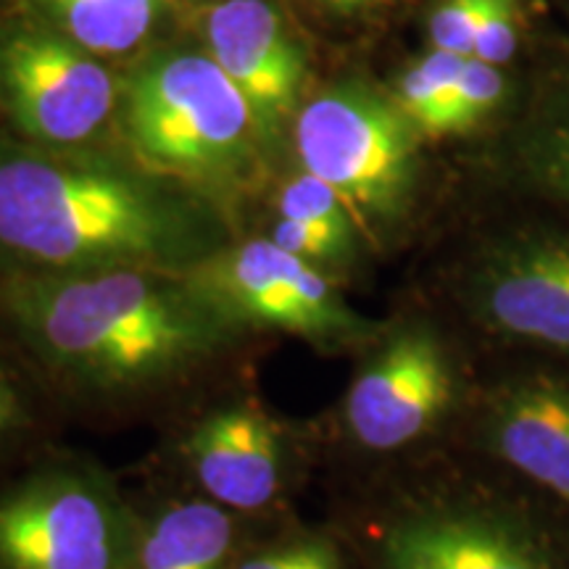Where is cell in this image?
<instances>
[{
    "label": "cell",
    "instance_id": "25",
    "mask_svg": "<svg viewBox=\"0 0 569 569\" xmlns=\"http://www.w3.org/2000/svg\"><path fill=\"white\" fill-rule=\"evenodd\" d=\"M0 3H9V0H0Z\"/></svg>",
    "mask_w": 569,
    "mask_h": 569
},
{
    "label": "cell",
    "instance_id": "3",
    "mask_svg": "<svg viewBox=\"0 0 569 569\" xmlns=\"http://www.w3.org/2000/svg\"><path fill=\"white\" fill-rule=\"evenodd\" d=\"M119 124L151 174L182 180H222L261 140L243 92L206 51L142 61L122 84Z\"/></svg>",
    "mask_w": 569,
    "mask_h": 569
},
{
    "label": "cell",
    "instance_id": "23",
    "mask_svg": "<svg viewBox=\"0 0 569 569\" xmlns=\"http://www.w3.org/2000/svg\"><path fill=\"white\" fill-rule=\"evenodd\" d=\"M536 174L551 193L569 201V113L538 142Z\"/></svg>",
    "mask_w": 569,
    "mask_h": 569
},
{
    "label": "cell",
    "instance_id": "13",
    "mask_svg": "<svg viewBox=\"0 0 569 569\" xmlns=\"http://www.w3.org/2000/svg\"><path fill=\"white\" fill-rule=\"evenodd\" d=\"M182 457L203 498L232 515L269 509L288 486V440L251 401L224 403L198 419Z\"/></svg>",
    "mask_w": 569,
    "mask_h": 569
},
{
    "label": "cell",
    "instance_id": "9",
    "mask_svg": "<svg viewBox=\"0 0 569 569\" xmlns=\"http://www.w3.org/2000/svg\"><path fill=\"white\" fill-rule=\"evenodd\" d=\"M461 401V375L432 327L407 325L382 336L353 375L340 422L367 453H398L443 427Z\"/></svg>",
    "mask_w": 569,
    "mask_h": 569
},
{
    "label": "cell",
    "instance_id": "18",
    "mask_svg": "<svg viewBox=\"0 0 569 569\" xmlns=\"http://www.w3.org/2000/svg\"><path fill=\"white\" fill-rule=\"evenodd\" d=\"M503 92H507V77L501 74V69L478 59H467L448 101L440 134L465 132L482 122L490 111L498 109Z\"/></svg>",
    "mask_w": 569,
    "mask_h": 569
},
{
    "label": "cell",
    "instance_id": "20",
    "mask_svg": "<svg viewBox=\"0 0 569 569\" xmlns=\"http://www.w3.org/2000/svg\"><path fill=\"white\" fill-rule=\"evenodd\" d=\"M488 0H440L427 21L430 46L472 59L475 34Z\"/></svg>",
    "mask_w": 569,
    "mask_h": 569
},
{
    "label": "cell",
    "instance_id": "2",
    "mask_svg": "<svg viewBox=\"0 0 569 569\" xmlns=\"http://www.w3.org/2000/svg\"><path fill=\"white\" fill-rule=\"evenodd\" d=\"M0 322L34 365L92 396L159 390L240 336L182 272L159 269L0 274Z\"/></svg>",
    "mask_w": 569,
    "mask_h": 569
},
{
    "label": "cell",
    "instance_id": "24",
    "mask_svg": "<svg viewBox=\"0 0 569 569\" xmlns=\"http://www.w3.org/2000/svg\"><path fill=\"white\" fill-rule=\"evenodd\" d=\"M319 3L327 6V9H336V11H365V9H372V6L382 3V0H319Z\"/></svg>",
    "mask_w": 569,
    "mask_h": 569
},
{
    "label": "cell",
    "instance_id": "21",
    "mask_svg": "<svg viewBox=\"0 0 569 569\" xmlns=\"http://www.w3.org/2000/svg\"><path fill=\"white\" fill-rule=\"evenodd\" d=\"M517 19V0H488L478 24V34H475L472 59L490 63V67L509 63L519 46Z\"/></svg>",
    "mask_w": 569,
    "mask_h": 569
},
{
    "label": "cell",
    "instance_id": "5",
    "mask_svg": "<svg viewBox=\"0 0 569 569\" xmlns=\"http://www.w3.org/2000/svg\"><path fill=\"white\" fill-rule=\"evenodd\" d=\"M138 519L96 467L48 461L0 486V569H130Z\"/></svg>",
    "mask_w": 569,
    "mask_h": 569
},
{
    "label": "cell",
    "instance_id": "17",
    "mask_svg": "<svg viewBox=\"0 0 569 569\" xmlns=\"http://www.w3.org/2000/svg\"><path fill=\"white\" fill-rule=\"evenodd\" d=\"M277 217L317 227L351 251H356V243H359V224H356L348 206L340 201V196L330 184L303 172V169L296 177H290L277 193Z\"/></svg>",
    "mask_w": 569,
    "mask_h": 569
},
{
    "label": "cell",
    "instance_id": "11",
    "mask_svg": "<svg viewBox=\"0 0 569 569\" xmlns=\"http://www.w3.org/2000/svg\"><path fill=\"white\" fill-rule=\"evenodd\" d=\"M475 440L569 515V377L522 372L480 401Z\"/></svg>",
    "mask_w": 569,
    "mask_h": 569
},
{
    "label": "cell",
    "instance_id": "14",
    "mask_svg": "<svg viewBox=\"0 0 569 569\" xmlns=\"http://www.w3.org/2000/svg\"><path fill=\"white\" fill-rule=\"evenodd\" d=\"M234 515L209 498H184L138 522L130 569H234Z\"/></svg>",
    "mask_w": 569,
    "mask_h": 569
},
{
    "label": "cell",
    "instance_id": "19",
    "mask_svg": "<svg viewBox=\"0 0 569 569\" xmlns=\"http://www.w3.org/2000/svg\"><path fill=\"white\" fill-rule=\"evenodd\" d=\"M234 569H343V561L330 538L298 532L238 557Z\"/></svg>",
    "mask_w": 569,
    "mask_h": 569
},
{
    "label": "cell",
    "instance_id": "10",
    "mask_svg": "<svg viewBox=\"0 0 569 569\" xmlns=\"http://www.w3.org/2000/svg\"><path fill=\"white\" fill-rule=\"evenodd\" d=\"M467 301L501 340L569 359V232L498 240L469 269Z\"/></svg>",
    "mask_w": 569,
    "mask_h": 569
},
{
    "label": "cell",
    "instance_id": "12",
    "mask_svg": "<svg viewBox=\"0 0 569 569\" xmlns=\"http://www.w3.org/2000/svg\"><path fill=\"white\" fill-rule=\"evenodd\" d=\"M206 53L251 106L261 140L298 113L306 59L272 0H219L203 19Z\"/></svg>",
    "mask_w": 569,
    "mask_h": 569
},
{
    "label": "cell",
    "instance_id": "1",
    "mask_svg": "<svg viewBox=\"0 0 569 569\" xmlns=\"http://www.w3.org/2000/svg\"><path fill=\"white\" fill-rule=\"evenodd\" d=\"M222 222L151 172L0 134V274L188 272Z\"/></svg>",
    "mask_w": 569,
    "mask_h": 569
},
{
    "label": "cell",
    "instance_id": "16",
    "mask_svg": "<svg viewBox=\"0 0 569 569\" xmlns=\"http://www.w3.org/2000/svg\"><path fill=\"white\" fill-rule=\"evenodd\" d=\"M465 61L467 56L430 48V53L411 63L398 80L396 101L419 134L440 138L448 101H451V92L457 88Z\"/></svg>",
    "mask_w": 569,
    "mask_h": 569
},
{
    "label": "cell",
    "instance_id": "15",
    "mask_svg": "<svg viewBox=\"0 0 569 569\" xmlns=\"http://www.w3.org/2000/svg\"><path fill=\"white\" fill-rule=\"evenodd\" d=\"M30 13L101 56H127L151 38L161 0H27Z\"/></svg>",
    "mask_w": 569,
    "mask_h": 569
},
{
    "label": "cell",
    "instance_id": "22",
    "mask_svg": "<svg viewBox=\"0 0 569 569\" xmlns=\"http://www.w3.org/2000/svg\"><path fill=\"white\" fill-rule=\"evenodd\" d=\"M32 430V409L30 398L0 356V457L13 451L21 438Z\"/></svg>",
    "mask_w": 569,
    "mask_h": 569
},
{
    "label": "cell",
    "instance_id": "7",
    "mask_svg": "<svg viewBox=\"0 0 569 569\" xmlns=\"http://www.w3.org/2000/svg\"><path fill=\"white\" fill-rule=\"evenodd\" d=\"M380 569H569V532L522 496L459 493L398 511Z\"/></svg>",
    "mask_w": 569,
    "mask_h": 569
},
{
    "label": "cell",
    "instance_id": "8",
    "mask_svg": "<svg viewBox=\"0 0 569 569\" xmlns=\"http://www.w3.org/2000/svg\"><path fill=\"white\" fill-rule=\"evenodd\" d=\"M122 84L101 56L30 11L0 17V117L13 138L74 151L111 122Z\"/></svg>",
    "mask_w": 569,
    "mask_h": 569
},
{
    "label": "cell",
    "instance_id": "4",
    "mask_svg": "<svg viewBox=\"0 0 569 569\" xmlns=\"http://www.w3.org/2000/svg\"><path fill=\"white\" fill-rule=\"evenodd\" d=\"M293 140L303 172L330 184L359 227L407 213L419 130L396 98L356 80L330 84L298 109Z\"/></svg>",
    "mask_w": 569,
    "mask_h": 569
},
{
    "label": "cell",
    "instance_id": "6",
    "mask_svg": "<svg viewBox=\"0 0 569 569\" xmlns=\"http://www.w3.org/2000/svg\"><path fill=\"white\" fill-rule=\"evenodd\" d=\"M182 277L238 332L277 330L325 351H346L380 336V325L351 309L325 269L269 238L224 243Z\"/></svg>",
    "mask_w": 569,
    "mask_h": 569
}]
</instances>
